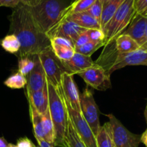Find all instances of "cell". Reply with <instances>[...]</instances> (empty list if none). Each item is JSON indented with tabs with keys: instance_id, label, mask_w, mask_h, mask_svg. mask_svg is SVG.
I'll use <instances>...</instances> for the list:
<instances>
[{
	"instance_id": "obj_38",
	"label": "cell",
	"mask_w": 147,
	"mask_h": 147,
	"mask_svg": "<svg viewBox=\"0 0 147 147\" xmlns=\"http://www.w3.org/2000/svg\"><path fill=\"white\" fill-rule=\"evenodd\" d=\"M141 142H142L147 147V129L141 136Z\"/></svg>"
},
{
	"instance_id": "obj_7",
	"label": "cell",
	"mask_w": 147,
	"mask_h": 147,
	"mask_svg": "<svg viewBox=\"0 0 147 147\" xmlns=\"http://www.w3.org/2000/svg\"><path fill=\"white\" fill-rule=\"evenodd\" d=\"M80 102L82 114L96 136L100 127L99 111L93 97V91L88 86L80 94Z\"/></svg>"
},
{
	"instance_id": "obj_29",
	"label": "cell",
	"mask_w": 147,
	"mask_h": 147,
	"mask_svg": "<svg viewBox=\"0 0 147 147\" xmlns=\"http://www.w3.org/2000/svg\"><path fill=\"white\" fill-rule=\"evenodd\" d=\"M104 45L103 43H97L89 41L84 45L81 46V47H77L75 48V51L76 53H80V54L84 55L89 56L91 57L92 55L95 53L97 50H98L100 47Z\"/></svg>"
},
{
	"instance_id": "obj_35",
	"label": "cell",
	"mask_w": 147,
	"mask_h": 147,
	"mask_svg": "<svg viewBox=\"0 0 147 147\" xmlns=\"http://www.w3.org/2000/svg\"><path fill=\"white\" fill-rule=\"evenodd\" d=\"M20 0H0V7H7L15 8L20 4Z\"/></svg>"
},
{
	"instance_id": "obj_13",
	"label": "cell",
	"mask_w": 147,
	"mask_h": 147,
	"mask_svg": "<svg viewBox=\"0 0 147 147\" xmlns=\"http://www.w3.org/2000/svg\"><path fill=\"white\" fill-rule=\"evenodd\" d=\"M34 60L35 65L34 68L26 76L27 92H35L40 90L47 84V78L38 55H34Z\"/></svg>"
},
{
	"instance_id": "obj_21",
	"label": "cell",
	"mask_w": 147,
	"mask_h": 147,
	"mask_svg": "<svg viewBox=\"0 0 147 147\" xmlns=\"http://www.w3.org/2000/svg\"><path fill=\"white\" fill-rule=\"evenodd\" d=\"M29 106H30V118H31V121L32 123L34 137L36 139L43 140L42 114L39 113L32 104L29 103Z\"/></svg>"
},
{
	"instance_id": "obj_15",
	"label": "cell",
	"mask_w": 147,
	"mask_h": 147,
	"mask_svg": "<svg viewBox=\"0 0 147 147\" xmlns=\"http://www.w3.org/2000/svg\"><path fill=\"white\" fill-rule=\"evenodd\" d=\"M147 24V18L140 14H136L131 21L123 34H126L136 40L140 45L141 42L144 35Z\"/></svg>"
},
{
	"instance_id": "obj_18",
	"label": "cell",
	"mask_w": 147,
	"mask_h": 147,
	"mask_svg": "<svg viewBox=\"0 0 147 147\" xmlns=\"http://www.w3.org/2000/svg\"><path fill=\"white\" fill-rule=\"evenodd\" d=\"M115 47L118 53H128L139 50L140 45L131 37L121 33L115 39Z\"/></svg>"
},
{
	"instance_id": "obj_37",
	"label": "cell",
	"mask_w": 147,
	"mask_h": 147,
	"mask_svg": "<svg viewBox=\"0 0 147 147\" xmlns=\"http://www.w3.org/2000/svg\"><path fill=\"white\" fill-rule=\"evenodd\" d=\"M36 140H37V144H38L37 147H55L53 144L48 143L42 139H36Z\"/></svg>"
},
{
	"instance_id": "obj_33",
	"label": "cell",
	"mask_w": 147,
	"mask_h": 147,
	"mask_svg": "<svg viewBox=\"0 0 147 147\" xmlns=\"http://www.w3.org/2000/svg\"><path fill=\"white\" fill-rule=\"evenodd\" d=\"M136 14H142L147 8V0H134Z\"/></svg>"
},
{
	"instance_id": "obj_16",
	"label": "cell",
	"mask_w": 147,
	"mask_h": 147,
	"mask_svg": "<svg viewBox=\"0 0 147 147\" xmlns=\"http://www.w3.org/2000/svg\"><path fill=\"white\" fill-rule=\"evenodd\" d=\"M29 103L32 105L41 114H44L49 109V98L47 85L41 90L35 92H27Z\"/></svg>"
},
{
	"instance_id": "obj_48",
	"label": "cell",
	"mask_w": 147,
	"mask_h": 147,
	"mask_svg": "<svg viewBox=\"0 0 147 147\" xmlns=\"http://www.w3.org/2000/svg\"><path fill=\"white\" fill-rule=\"evenodd\" d=\"M1 39H0V44H1Z\"/></svg>"
},
{
	"instance_id": "obj_8",
	"label": "cell",
	"mask_w": 147,
	"mask_h": 147,
	"mask_svg": "<svg viewBox=\"0 0 147 147\" xmlns=\"http://www.w3.org/2000/svg\"><path fill=\"white\" fill-rule=\"evenodd\" d=\"M76 75L83 79L88 86L104 91L111 88L110 75L104 67L95 63L93 66L79 72Z\"/></svg>"
},
{
	"instance_id": "obj_46",
	"label": "cell",
	"mask_w": 147,
	"mask_h": 147,
	"mask_svg": "<svg viewBox=\"0 0 147 147\" xmlns=\"http://www.w3.org/2000/svg\"><path fill=\"white\" fill-rule=\"evenodd\" d=\"M100 1H101L102 4H105V3H106V2H107V1H109V0H100Z\"/></svg>"
},
{
	"instance_id": "obj_26",
	"label": "cell",
	"mask_w": 147,
	"mask_h": 147,
	"mask_svg": "<svg viewBox=\"0 0 147 147\" xmlns=\"http://www.w3.org/2000/svg\"><path fill=\"white\" fill-rule=\"evenodd\" d=\"M96 1V0H76L73 1L67 9L66 16L87 11Z\"/></svg>"
},
{
	"instance_id": "obj_28",
	"label": "cell",
	"mask_w": 147,
	"mask_h": 147,
	"mask_svg": "<svg viewBox=\"0 0 147 147\" xmlns=\"http://www.w3.org/2000/svg\"><path fill=\"white\" fill-rule=\"evenodd\" d=\"M53 53L56 57L62 61H66L71 58L75 54V48L67 47L65 46H59L56 45H50Z\"/></svg>"
},
{
	"instance_id": "obj_19",
	"label": "cell",
	"mask_w": 147,
	"mask_h": 147,
	"mask_svg": "<svg viewBox=\"0 0 147 147\" xmlns=\"http://www.w3.org/2000/svg\"><path fill=\"white\" fill-rule=\"evenodd\" d=\"M96 140L97 147H113L111 127L109 122L100 126L96 135Z\"/></svg>"
},
{
	"instance_id": "obj_5",
	"label": "cell",
	"mask_w": 147,
	"mask_h": 147,
	"mask_svg": "<svg viewBox=\"0 0 147 147\" xmlns=\"http://www.w3.org/2000/svg\"><path fill=\"white\" fill-rule=\"evenodd\" d=\"M38 57L45 70L47 81L55 87H60L62 76L67 71L61 60L53 53L51 46L39 53Z\"/></svg>"
},
{
	"instance_id": "obj_39",
	"label": "cell",
	"mask_w": 147,
	"mask_h": 147,
	"mask_svg": "<svg viewBox=\"0 0 147 147\" xmlns=\"http://www.w3.org/2000/svg\"><path fill=\"white\" fill-rule=\"evenodd\" d=\"M8 143L6 139L3 137H0V147H7Z\"/></svg>"
},
{
	"instance_id": "obj_45",
	"label": "cell",
	"mask_w": 147,
	"mask_h": 147,
	"mask_svg": "<svg viewBox=\"0 0 147 147\" xmlns=\"http://www.w3.org/2000/svg\"><path fill=\"white\" fill-rule=\"evenodd\" d=\"M7 147H17V145H14V144H8Z\"/></svg>"
},
{
	"instance_id": "obj_51",
	"label": "cell",
	"mask_w": 147,
	"mask_h": 147,
	"mask_svg": "<svg viewBox=\"0 0 147 147\" xmlns=\"http://www.w3.org/2000/svg\"><path fill=\"white\" fill-rule=\"evenodd\" d=\"M113 147H115V146H113Z\"/></svg>"
},
{
	"instance_id": "obj_3",
	"label": "cell",
	"mask_w": 147,
	"mask_h": 147,
	"mask_svg": "<svg viewBox=\"0 0 147 147\" xmlns=\"http://www.w3.org/2000/svg\"><path fill=\"white\" fill-rule=\"evenodd\" d=\"M49 111L54 128V146L67 147L66 144L69 115L61 87H55L47 80Z\"/></svg>"
},
{
	"instance_id": "obj_25",
	"label": "cell",
	"mask_w": 147,
	"mask_h": 147,
	"mask_svg": "<svg viewBox=\"0 0 147 147\" xmlns=\"http://www.w3.org/2000/svg\"><path fill=\"white\" fill-rule=\"evenodd\" d=\"M4 84L11 89L23 88L27 85V78L22 74L17 72L7 78L4 82Z\"/></svg>"
},
{
	"instance_id": "obj_47",
	"label": "cell",
	"mask_w": 147,
	"mask_h": 147,
	"mask_svg": "<svg viewBox=\"0 0 147 147\" xmlns=\"http://www.w3.org/2000/svg\"><path fill=\"white\" fill-rule=\"evenodd\" d=\"M32 147H37V146H35V145H34H34H33V146H32Z\"/></svg>"
},
{
	"instance_id": "obj_1",
	"label": "cell",
	"mask_w": 147,
	"mask_h": 147,
	"mask_svg": "<svg viewBox=\"0 0 147 147\" xmlns=\"http://www.w3.org/2000/svg\"><path fill=\"white\" fill-rule=\"evenodd\" d=\"M9 34H14L20 42L19 57L38 55L50 46L46 33L34 20L27 6L20 3L9 16Z\"/></svg>"
},
{
	"instance_id": "obj_42",
	"label": "cell",
	"mask_w": 147,
	"mask_h": 147,
	"mask_svg": "<svg viewBox=\"0 0 147 147\" xmlns=\"http://www.w3.org/2000/svg\"><path fill=\"white\" fill-rule=\"evenodd\" d=\"M32 1H34V0H21V3L24 4V5H27V4H28L29 3H30Z\"/></svg>"
},
{
	"instance_id": "obj_6",
	"label": "cell",
	"mask_w": 147,
	"mask_h": 147,
	"mask_svg": "<svg viewBox=\"0 0 147 147\" xmlns=\"http://www.w3.org/2000/svg\"><path fill=\"white\" fill-rule=\"evenodd\" d=\"M109 119L115 147H139L141 136L129 131L113 114L106 115Z\"/></svg>"
},
{
	"instance_id": "obj_50",
	"label": "cell",
	"mask_w": 147,
	"mask_h": 147,
	"mask_svg": "<svg viewBox=\"0 0 147 147\" xmlns=\"http://www.w3.org/2000/svg\"><path fill=\"white\" fill-rule=\"evenodd\" d=\"M20 2H21V0H20Z\"/></svg>"
},
{
	"instance_id": "obj_20",
	"label": "cell",
	"mask_w": 147,
	"mask_h": 147,
	"mask_svg": "<svg viewBox=\"0 0 147 147\" xmlns=\"http://www.w3.org/2000/svg\"><path fill=\"white\" fill-rule=\"evenodd\" d=\"M125 0H109V1L103 4V11L100 18V27L103 30L106 24L111 19L116 10L119 9Z\"/></svg>"
},
{
	"instance_id": "obj_31",
	"label": "cell",
	"mask_w": 147,
	"mask_h": 147,
	"mask_svg": "<svg viewBox=\"0 0 147 147\" xmlns=\"http://www.w3.org/2000/svg\"><path fill=\"white\" fill-rule=\"evenodd\" d=\"M86 11L100 22L102 11H103V4H102L100 0H96L92 4L91 7Z\"/></svg>"
},
{
	"instance_id": "obj_22",
	"label": "cell",
	"mask_w": 147,
	"mask_h": 147,
	"mask_svg": "<svg viewBox=\"0 0 147 147\" xmlns=\"http://www.w3.org/2000/svg\"><path fill=\"white\" fill-rule=\"evenodd\" d=\"M43 140L54 145V128L48 110L42 114Z\"/></svg>"
},
{
	"instance_id": "obj_27",
	"label": "cell",
	"mask_w": 147,
	"mask_h": 147,
	"mask_svg": "<svg viewBox=\"0 0 147 147\" xmlns=\"http://www.w3.org/2000/svg\"><path fill=\"white\" fill-rule=\"evenodd\" d=\"M34 55L19 57L18 72L25 77L32 70L35 65Z\"/></svg>"
},
{
	"instance_id": "obj_34",
	"label": "cell",
	"mask_w": 147,
	"mask_h": 147,
	"mask_svg": "<svg viewBox=\"0 0 147 147\" xmlns=\"http://www.w3.org/2000/svg\"><path fill=\"white\" fill-rule=\"evenodd\" d=\"M86 30L85 32H83L82 34H80V35L78 36V37L77 38V40H76V42H74L75 48L81 47V46L84 45L85 44H86V43L90 41V39H89Z\"/></svg>"
},
{
	"instance_id": "obj_17",
	"label": "cell",
	"mask_w": 147,
	"mask_h": 147,
	"mask_svg": "<svg viewBox=\"0 0 147 147\" xmlns=\"http://www.w3.org/2000/svg\"><path fill=\"white\" fill-rule=\"evenodd\" d=\"M64 19L73 22L80 27L89 30V29H101L100 22L93 18L91 15L86 11L74 13L66 16Z\"/></svg>"
},
{
	"instance_id": "obj_41",
	"label": "cell",
	"mask_w": 147,
	"mask_h": 147,
	"mask_svg": "<svg viewBox=\"0 0 147 147\" xmlns=\"http://www.w3.org/2000/svg\"><path fill=\"white\" fill-rule=\"evenodd\" d=\"M139 50H144V51L147 52V41L145 42L142 45L140 46V48H139Z\"/></svg>"
},
{
	"instance_id": "obj_43",
	"label": "cell",
	"mask_w": 147,
	"mask_h": 147,
	"mask_svg": "<svg viewBox=\"0 0 147 147\" xmlns=\"http://www.w3.org/2000/svg\"><path fill=\"white\" fill-rule=\"evenodd\" d=\"M142 14L143 17H146V18H147V8L144 10V11H143V12L142 13V14Z\"/></svg>"
},
{
	"instance_id": "obj_10",
	"label": "cell",
	"mask_w": 147,
	"mask_h": 147,
	"mask_svg": "<svg viewBox=\"0 0 147 147\" xmlns=\"http://www.w3.org/2000/svg\"><path fill=\"white\" fill-rule=\"evenodd\" d=\"M60 87L65 100L74 110L81 112L80 93L75 82L74 75L68 72L63 73L62 76Z\"/></svg>"
},
{
	"instance_id": "obj_40",
	"label": "cell",
	"mask_w": 147,
	"mask_h": 147,
	"mask_svg": "<svg viewBox=\"0 0 147 147\" xmlns=\"http://www.w3.org/2000/svg\"><path fill=\"white\" fill-rule=\"evenodd\" d=\"M147 41V24H146V30H145V32H144V35L143 39H142V42H141V44L140 46L142 45L145 42Z\"/></svg>"
},
{
	"instance_id": "obj_24",
	"label": "cell",
	"mask_w": 147,
	"mask_h": 147,
	"mask_svg": "<svg viewBox=\"0 0 147 147\" xmlns=\"http://www.w3.org/2000/svg\"><path fill=\"white\" fill-rule=\"evenodd\" d=\"M66 144L67 147H86L76 133L73 123L69 118L67 123V134H66Z\"/></svg>"
},
{
	"instance_id": "obj_49",
	"label": "cell",
	"mask_w": 147,
	"mask_h": 147,
	"mask_svg": "<svg viewBox=\"0 0 147 147\" xmlns=\"http://www.w3.org/2000/svg\"><path fill=\"white\" fill-rule=\"evenodd\" d=\"M76 1V0H73V1Z\"/></svg>"
},
{
	"instance_id": "obj_12",
	"label": "cell",
	"mask_w": 147,
	"mask_h": 147,
	"mask_svg": "<svg viewBox=\"0 0 147 147\" xmlns=\"http://www.w3.org/2000/svg\"><path fill=\"white\" fill-rule=\"evenodd\" d=\"M129 65L147 66V52L142 50L128 53H118L109 71L110 75L113 71Z\"/></svg>"
},
{
	"instance_id": "obj_11",
	"label": "cell",
	"mask_w": 147,
	"mask_h": 147,
	"mask_svg": "<svg viewBox=\"0 0 147 147\" xmlns=\"http://www.w3.org/2000/svg\"><path fill=\"white\" fill-rule=\"evenodd\" d=\"M86 30V29L80 27L73 22L67 19H63L57 25L47 33V35L49 39L55 37H64L71 41L74 45L78 36Z\"/></svg>"
},
{
	"instance_id": "obj_2",
	"label": "cell",
	"mask_w": 147,
	"mask_h": 147,
	"mask_svg": "<svg viewBox=\"0 0 147 147\" xmlns=\"http://www.w3.org/2000/svg\"><path fill=\"white\" fill-rule=\"evenodd\" d=\"M73 0H34L27 7L40 28L46 33L66 16Z\"/></svg>"
},
{
	"instance_id": "obj_44",
	"label": "cell",
	"mask_w": 147,
	"mask_h": 147,
	"mask_svg": "<svg viewBox=\"0 0 147 147\" xmlns=\"http://www.w3.org/2000/svg\"><path fill=\"white\" fill-rule=\"evenodd\" d=\"M144 116H145V119H146V122H147V104L146 106V109H145V111H144Z\"/></svg>"
},
{
	"instance_id": "obj_14",
	"label": "cell",
	"mask_w": 147,
	"mask_h": 147,
	"mask_svg": "<svg viewBox=\"0 0 147 147\" xmlns=\"http://www.w3.org/2000/svg\"><path fill=\"white\" fill-rule=\"evenodd\" d=\"M62 63L68 73L76 75L79 72L93 66L95 64V62H93L91 57L89 56L75 53L70 60L62 61Z\"/></svg>"
},
{
	"instance_id": "obj_36",
	"label": "cell",
	"mask_w": 147,
	"mask_h": 147,
	"mask_svg": "<svg viewBox=\"0 0 147 147\" xmlns=\"http://www.w3.org/2000/svg\"><path fill=\"white\" fill-rule=\"evenodd\" d=\"M33 145L34 144L27 137L20 138L17 142V147H32Z\"/></svg>"
},
{
	"instance_id": "obj_9",
	"label": "cell",
	"mask_w": 147,
	"mask_h": 147,
	"mask_svg": "<svg viewBox=\"0 0 147 147\" xmlns=\"http://www.w3.org/2000/svg\"><path fill=\"white\" fill-rule=\"evenodd\" d=\"M69 118L73 123L76 133L86 147H97L96 136L83 117L81 112L74 110L65 101Z\"/></svg>"
},
{
	"instance_id": "obj_4",
	"label": "cell",
	"mask_w": 147,
	"mask_h": 147,
	"mask_svg": "<svg viewBox=\"0 0 147 147\" xmlns=\"http://www.w3.org/2000/svg\"><path fill=\"white\" fill-rule=\"evenodd\" d=\"M135 14L134 0H125L103 28V31L106 36L105 45L114 41L126 30Z\"/></svg>"
},
{
	"instance_id": "obj_32",
	"label": "cell",
	"mask_w": 147,
	"mask_h": 147,
	"mask_svg": "<svg viewBox=\"0 0 147 147\" xmlns=\"http://www.w3.org/2000/svg\"><path fill=\"white\" fill-rule=\"evenodd\" d=\"M50 45H56L65 46V47L75 48L73 43L69 40H67V39L64 38V37H53V38H50Z\"/></svg>"
},
{
	"instance_id": "obj_23",
	"label": "cell",
	"mask_w": 147,
	"mask_h": 147,
	"mask_svg": "<svg viewBox=\"0 0 147 147\" xmlns=\"http://www.w3.org/2000/svg\"><path fill=\"white\" fill-rule=\"evenodd\" d=\"M1 46L6 52L11 54H17L20 50V42L14 34H9L1 40Z\"/></svg>"
},
{
	"instance_id": "obj_30",
	"label": "cell",
	"mask_w": 147,
	"mask_h": 147,
	"mask_svg": "<svg viewBox=\"0 0 147 147\" xmlns=\"http://www.w3.org/2000/svg\"><path fill=\"white\" fill-rule=\"evenodd\" d=\"M90 41L97 43H103L105 45L106 36L101 29H89L86 30Z\"/></svg>"
}]
</instances>
